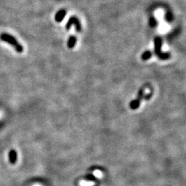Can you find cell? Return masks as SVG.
<instances>
[{
  "label": "cell",
  "instance_id": "6da1fadb",
  "mask_svg": "<svg viewBox=\"0 0 186 186\" xmlns=\"http://www.w3.org/2000/svg\"><path fill=\"white\" fill-rule=\"evenodd\" d=\"M0 39L1 41L6 42L11 44L12 46L15 48V51L17 53H22L24 51V48L22 46V44H20L18 41H17V39L13 37V36L11 35V34H7V33H1L0 34Z\"/></svg>",
  "mask_w": 186,
  "mask_h": 186
},
{
  "label": "cell",
  "instance_id": "7a4b0ae2",
  "mask_svg": "<svg viewBox=\"0 0 186 186\" xmlns=\"http://www.w3.org/2000/svg\"><path fill=\"white\" fill-rule=\"evenodd\" d=\"M162 39L160 37H156L154 39V50L157 56L162 60H166L170 57V53H165L161 51Z\"/></svg>",
  "mask_w": 186,
  "mask_h": 186
},
{
  "label": "cell",
  "instance_id": "3957f363",
  "mask_svg": "<svg viewBox=\"0 0 186 186\" xmlns=\"http://www.w3.org/2000/svg\"><path fill=\"white\" fill-rule=\"evenodd\" d=\"M72 24H74L75 26V28L77 30V31L80 32L81 30V24H80L79 20L77 17H71L70 19L68 20V22L66 24V30H69L71 27V26Z\"/></svg>",
  "mask_w": 186,
  "mask_h": 186
},
{
  "label": "cell",
  "instance_id": "277c9868",
  "mask_svg": "<svg viewBox=\"0 0 186 186\" xmlns=\"http://www.w3.org/2000/svg\"><path fill=\"white\" fill-rule=\"evenodd\" d=\"M144 95V90L143 88H141L139 92V94H138V97L137 99L135 100L131 101L130 103V108L132 109V110H136L139 107L140 103H141V101L142 100V98Z\"/></svg>",
  "mask_w": 186,
  "mask_h": 186
},
{
  "label": "cell",
  "instance_id": "5b68a950",
  "mask_svg": "<svg viewBox=\"0 0 186 186\" xmlns=\"http://www.w3.org/2000/svg\"><path fill=\"white\" fill-rule=\"evenodd\" d=\"M9 161L11 164H15L17 161V153L15 150H11L8 152Z\"/></svg>",
  "mask_w": 186,
  "mask_h": 186
},
{
  "label": "cell",
  "instance_id": "8992f818",
  "mask_svg": "<svg viewBox=\"0 0 186 186\" xmlns=\"http://www.w3.org/2000/svg\"><path fill=\"white\" fill-rule=\"evenodd\" d=\"M66 11L64 10V9H61L57 13L56 15H55V20L56 22L60 23L62 22V20H64V17L66 16Z\"/></svg>",
  "mask_w": 186,
  "mask_h": 186
},
{
  "label": "cell",
  "instance_id": "52a82bcc",
  "mask_svg": "<svg viewBox=\"0 0 186 186\" xmlns=\"http://www.w3.org/2000/svg\"><path fill=\"white\" fill-rule=\"evenodd\" d=\"M77 41V38L74 36H70L69 37L68 41V47L69 48H73L75 46Z\"/></svg>",
  "mask_w": 186,
  "mask_h": 186
},
{
  "label": "cell",
  "instance_id": "ba28073f",
  "mask_svg": "<svg viewBox=\"0 0 186 186\" xmlns=\"http://www.w3.org/2000/svg\"><path fill=\"white\" fill-rule=\"evenodd\" d=\"M152 52L150 51H147L144 52V53L142 54V55H141V59L143 61H146L147 60V59L150 58V57H152Z\"/></svg>",
  "mask_w": 186,
  "mask_h": 186
},
{
  "label": "cell",
  "instance_id": "9c48e42d",
  "mask_svg": "<svg viewBox=\"0 0 186 186\" xmlns=\"http://www.w3.org/2000/svg\"><path fill=\"white\" fill-rule=\"evenodd\" d=\"M157 20H155L154 17H151L150 19V26L152 28H154L157 26Z\"/></svg>",
  "mask_w": 186,
  "mask_h": 186
},
{
  "label": "cell",
  "instance_id": "30bf717a",
  "mask_svg": "<svg viewBox=\"0 0 186 186\" xmlns=\"http://www.w3.org/2000/svg\"><path fill=\"white\" fill-rule=\"evenodd\" d=\"M85 179L87 180H91V181H96L97 180V179L95 177V176L92 175V174H88V175L86 176Z\"/></svg>",
  "mask_w": 186,
  "mask_h": 186
}]
</instances>
